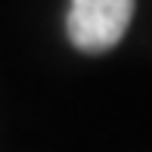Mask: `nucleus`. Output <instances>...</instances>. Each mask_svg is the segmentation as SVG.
I'll list each match as a JSON object with an SVG mask.
<instances>
[{
  "label": "nucleus",
  "mask_w": 152,
  "mask_h": 152,
  "mask_svg": "<svg viewBox=\"0 0 152 152\" xmlns=\"http://www.w3.org/2000/svg\"><path fill=\"white\" fill-rule=\"evenodd\" d=\"M137 0H72L65 31L78 50L106 53L124 37Z\"/></svg>",
  "instance_id": "1"
}]
</instances>
